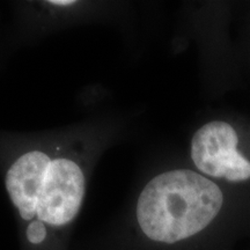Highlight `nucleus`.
Returning <instances> with one entry per match:
<instances>
[{
    "mask_svg": "<svg viewBox=\"0 0 250 250\" xmlns=\"http://www.w3.org/2000/svg\"><path fill=\"white\" fill-rule=\"evenodd\" d=\"M224 195L208 177L188 169L159 174L144 187L136 206L143 235L176 245L201 234L221 212Z\"/></svg>",
    "mask_w": 250,
    "mask_h": 250,
    "instance_id": "obj_2",
    "label": "nucleus"
},
{
    "mask_svg": "<svg viewBox=\"0 0 250 250\" xmlns=\"http://www.w3.org/2000/svg\"><path fill=\"white\" fill-rule=\"evenodd\" d=\"M50 4L56 5V6H70V5H73L74 1H50Z\"/></svg>",
    "mask_w": 250,
    "mask_h": 250,
    "instance_id": "obj_4",
    "label": "nucleus"
},
{
    "mask_svg": "<svg viewBox=\"0 0 250 250\" xmlns=\"http://www.w3.org/2000/svg\"><path fill=\"white\" fill-rule=\"evenodd\" d=\"M6 189L23 221L29 243L44 242L48 229L61 230L79 214L86 179L76 161L44 152L24 153L6 174Z\"/></svg>",
    "mask_w": 250,
    "mask_h": 250,
    "instance_id": "obj_1",
    "label": "nucleus"
},
{
    "mask_svg": "<svg viewBox=\"0 0 250 250\" xmlns=\"http://www.w3.org/2000/svg\"><path fill=\"white\" fill-rule=\"evenodd\" d=\"M239 137L230 124L213 121L199 127L191 139L196 168L215 179L242 182L250 179V161L237 151Z\"/></svg>",
    "mask_w": 250,
    "mask_h": 250,
    "instance_id": "obj_3",
    "label": "nucleus"
}]
</instances>
